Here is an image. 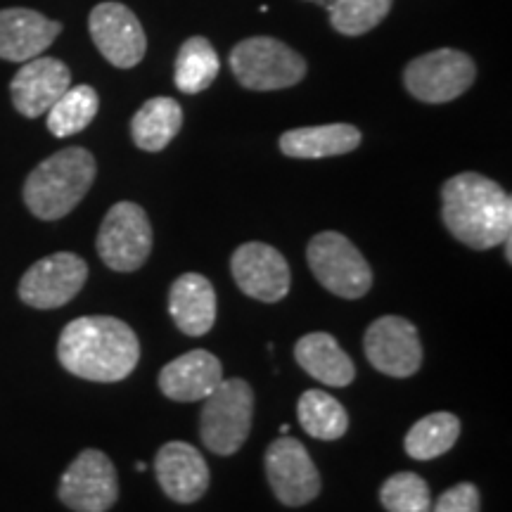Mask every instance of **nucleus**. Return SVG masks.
I'll list each match as a JSON object with an SVG mask.
<instances>
[{
    "mask_svg": "<svg viewBox=\"0 0 512 512\" xmlns=\"http://www.w3.org/2000/svg\"><path fill=\"white\" fill-rule=\"evenodd\" d=\"M266 477L275 498L290 508L311 503L320 494L318 467L302 441L287 434L266 448Z\"/></svg>",
    "mask_w": 512,
    "mask_h": 512,
    "instance_id": "9b49d317",
    "label": "nucleus"
},
{
    "mask_svg": "<svg viewBox=\"0 0 512 512\" xmlns=\"http://www.w3.org/2000/svg\"><path fill=\"white\" fill-rule=\"evenodd\" d=\"M98 166L88 150L67 147L31 171L24 183V204L41 221H57L88 195Z\"/></svg>",
    "mask_w": 512,
    "mask_h": 512,
    "instance_id": "7ed1b4c3",
    "label": "nucleus"
},
{
    "mask_svg": "<svg viewBox=\"0 0 512 512\" xmlns=\"http://www.w3.org/2000/svg\"><path fill=\"white\" fill-rule=\"evenodd\" d=\"M233 280L247 297L275 304L290 292V266L285 256L264 242H247L230 259Z\"/></svg>",
    "mask_w": 512,
    "mask_h": 512,
    "instance_id": "4468645a",
    "label": "nucleus"
},
{
    "mask_svg": "<svg viewBox=\"0 0 512 512\" xmlns=\"http://www.w3.org/2000/svg\"><path fill=\"white\" fill-rule=\"evenodd\" d=\"M183 110L174 98H152L131 119V136L140 150L162 152L178 136Z\"/></svg>",
    "mask_w": 512,
    "mask_h": 512,
    "instance_id": "4be33fe9",
    "label": "nucleus"
},
{
    "mask_svg": "<svg viewBox=\"0 0 512 512\" xmlns=\"http://www.w3.org/2000/svg\"><path fill=\"white\" fill-rule=\"evenodd\" d=\"M169 313L183 335H207L216 320L214 285L200 273L181 275L169 290Z\"/></svg>",
    "mask_w": 512,
    "mask_h": 512,
    "instance_id": "6ab92c4d",
    "label": "nucleus"
},
{
    "mask_svg": "<svg viewBox=\"0 0 512 512\" xmlns=\"http://www.w3.org/2000/svg\"><path fill=\"white\" fill-rule=\"evenodd\" d=\"M221 62L216 50L204 36H192L183 43L176 57V88L181 93L197 95L207 91L219 76Z\"/></svg>",
    "mask_w": 512,
    "mask_h": 512,
    "instance_id": "5701e85b",
    "label": "nucleus"
},
{
    "mask_svg": "<svg viewBox=\"0 0 512 512\" xmlns=\"http://www.w3.org/2000/svg\"><path fill=\"white\" fill-rule=\"evenodd\" d=\"M482 508V496L479 489L470 482H460L439 496L430 512H479Z\"/></svg>",
    "mask_w": 512,
    "mask_h": 512,
    "instance_id": "c85d7f7f",
    "label": "nucleus"
},
{
    "mask_svg": "<svg viewBox=\"0 0 512 512\" xmlns=\"http://www.w3.org/2000/svg\"><path fill=\"white\" fill-rule=\"evenodd\" d=\"M294 358L313 380L330 387H347L354 382L356 366L328 332H309L294 344Z\"/></svg>",
    "mask_w": 512,
    "mask_h": 512,
    "instance_id": "aec40b11",
    "label": "nucleus"
},
{
    "mask_svg": "<svg viewBox=\"0 0 512 512\" xmlns=\"http://www.w3.org/2000/svg\"><path fill=\"white\" fill-rule=\"evenodd\" d=\"M394 0H335L330 5V22L339 34L363 36L375 29L392 10Z\"/></svg>",
    "mask_w": 512,
    "mask_h": 512,
    "instance_id": "bb28decb",
    "label": "nucleus"
},
{
    "mask_svg": "<svg viewBox=\"0 0 512 512\" xmlns=\"http://www.w3.org/2000/svg\"><path fill=\"white\" fill-rule=\"evenodd\" d=\"M290 432V425H280V434H287Z\"/></svg>",
    "mask_w": 512,
    "mask_h": 512,
    "instance_id": "c756f323",
    "label": "nucleus"
},
{
    "mask_svg": "<svg viewBox=\"0 0 512 512\" xmlns=\"http://www.w3.org/2000/svg\"><path fill=\"white\" fill-rule=\"evenodd\" d=\"M155 472L164 494L176 503L188 505L200 501L209 489L207 460L185 441H169L159 448Z\"/></svg>",
    "mask_w": 512,
    "mask_h": 512,
    "instance_id": "dca6fc26",
    "label": "nucleus"
},
{
    "mask_svg": "<svg viewBox=\"0 0 512 512\" xmlns=\"http://www.w3.org/2000/svg\"><path fill=\"white\" fill-rule=\"evenodd\" d=\"M72 86V72L55 57H34L24 62L10 83L15 110L27 119L43 117Z\"/></svg>",
    "mask_w": 512,
    "mask_h": 512,
    "instance_id": "2eb2a0df",
    "label": "nucleus"
},
{
    "mask_svg": "<svg viewBox=\"0 0 512 512\" xmlns=\"http://www.w3.org/2000/svg\"><path fill=\"white\" fill-rule=\"evenodd\" d=\"M60 501L74 512H107L119 498L112 460L98 448L81 451L60 479Z\"/></svg>",
    "mask_w": 512,
    "mask_h": 512,
    "instance_id": "9d476101",
    "label": "nucleus"
},
{
    "mask_svg": "<svg viewBox=\"0 0 512 512\" xmlns=\"http://www.w3.org/2000/svg\"><path fill=\"white\" fill-rule=\"evenodd\" d=\"M100 110V98L91 86H69L67 93L55 102L48 114V131L55 138H69L91 126Z\"/></svg>",
    "mask_w": 512,
    "mask_h": 512,
    "instance_id": "a878e982",
    "label": "nucleus"
},
{
    "mask_svg": "<svg viewBox=\"0 0 512 512\" xmlns=\"http://www.w3.org/2000/svg\"><path fill=\"white\" fill-rule=\"evenodd\" d=\"M254 418V392L240 377L221 380L204 399L200 437L216 456H233L249 437Z\"/></svg>",
    "mask_w": 512,
    "mask_h": 512,
    "instance_id": "20e7f679",
    "label": "nucleus"
},
{
    "mask_svg": "<svg viewBox=\"0 0 512 512\" xmlns=\"http://www.w3.org/2000/svg\"><path fill=\"white\" fill-rule=\"evenodd\" d=\"M361 145V131L351 124L292 128L280 138V150L294 159H325L349 155Z\"/></svg>",
    "mask_w": 512,
    "mask_h": 512,
    "instance_id": "412c9836",
    "label": "nucleus"
},
{
    "mask_svg": "<svg viewBox=\"0 0 512 512\" xmlns=\"http://www.w3.org/2000/svg\"><path fill=\"white\" fill-rule=\"evenodd\" d=\"M380 501L387 512H430L432 494L425 479L415 472L392 475L380 489Z\"/></svg>",
    "mask_w": 512,
    "mask_h": 512,
    "instance_id": "cd10ccee",
    "label": "nucleus"
},
{
    "mask_svg": "<svg viewBox=\"0 0 512 512\" xmlns=\"http://www.w3.org/2000/svg\"><path fill=\"white\" fill-rule=\"evenodd\" d=\"M88 266L81 256L57 252L36 261L19 280V299L31 309H60L83 290Z\"/></svg>",
    "mask_w": 512,
    "mask_h": 512,
    "instance_id": "1a4fd4ad",
    "label": "nucleus"
},
{
    "mask_svg": "<svg viewBox=\"0 0 512 512\" xmlns=\"http://www.w3.org/2000/svg\"><path fill=\"white\" fill-rule=\"evenodd\" d=\"M221 380L223 366L219 358L204 349H195L166 363L159 373V389L166 399L192 403L207 399Z\"/></svg>",
    "mask_w": 512,
    "mask_h": 512,
    "instance_id": "a211bd4d",
    "label": "nucleus"
},
{
    "mask_svg": "<svg viewBox=\"0 0 512 512\" xmlns=\"http://www.w3.org/2000/svg\"><path fill=\"white\" fill-rule=\"evenodd\" d=\"M136 470L138 472H145V463H136Z\"/></svg>",
    "mask_w": 512,
    "mask_h": 512,
    "instance_id": "7c9ffc66",
    "label": "nucleus"
},
{
    "mask_svg": "<svg viewBox=\"0 0 512 512\" xmlns=\"http://www.w3.org/2000/svg\"><path fill=\"white\" fill-rule=\"evenodd\" d=\"M95 48L119 69H131L145 57L147 38L138 17L121 3H100L88 17Z\"/></svg>",
    "mask_w": 512,
    "mask_h": 512,
    "instance_id": "ddd939ff",
    "label": "nucleus"
},
{
    "mask_svg": "<svg viewBox=\"0 0 512 512\" xmlns=\"http://www.w3.org/2000/svg\"><path fill=\"white\" fill-rule=\"evenodd\" d=\"M230 69L249 91H283L306 76L304 57L271 36H254L238 43L230 53Z\"/></svg>",
    "mask_w": 512,
    "mask_h": 512,
    "instance_id": "39448f33",
    "label": "nucleus"
},
{
    "mask_svg": "<svg viewBox=\"0 0 512 512\" xmlns=\"http://www.w3.org/2000/svg\"><path fill=\"white\" fill-rule=\"evenodd\" d=\"M62 24L27 8L0 10V60L29 62L41 57L60 36Z\"/></svg>",
    "mask_w": 512,
    "mask_h": 512,
    "instance_id": "f3484780",
    "label": "nucleus"
},
{
    "mask_svg": "<svg viewBox=\"0 0 512 512\" xmlns=\"http://www.w3.org/2000/svg\"><path fill=\"white\" fill-rule=\"evenodd\" d=\"M62 368L88 382H121L140 361V342L124 320L83 316L62 330L57 342Z\"/></svg>",
    "mask_w": 512,
    "mask_h": 512,
    "instance_id": "f257e3e1",
    "label": "nucleus"
},
{
    "mask_svg": "<svg viewBox=\"0 0 512 512\" xmlns=\"http://www.w3.org/2000/svg\"><path fill=\"white\" fill-rule=\"evenodd\" d=\"M441 219L458 242L484 252L512 235V200L496 181L465 171L441 188Z\"/></svg>",
    "mask_w": 512,
    "mask_h": 512,
    "instance_id": "f03ea898",
    "label": "nucleus"
},
{
    "mask_svg": "<svg viewBox=\"0 0 512 512\" xmlns=\"http://www.w3.org/2000/svg\"><path fill=\"white\" fill-rule=\"evenodd\" d=\"M366 358L389 377H411L422 366V344L411 320L382 316L366 330Z\"/></svg>",
    "mask_w": 512,
    "mask_h": 512,
    "instance_id": "f8f14e48",
    "label": "nucleus"
},
{
    "mask_svg": "<svg viewBox=\"0 0 512 512\" xmlns=\"http://www.w3.org/2000/svg\"><path fill=\"white\" fill-rule=\"evenodd\" d=\"M460 420L453 413H432L422 418L406 434L403 448L413 460H434L456 446Z\"/></svg>",
    "mask_w": 512,
    "mask_h": 512,
    "instance_id": "393cba45",
    "label": "nucleus"
},
{
    "mask_svg": "<svg viewBox=\"0 0 512 512\" xmlns=\"http://www.w3.org/2000/svg\"><path fill=\"white\" fill-rule=\"evenodd\" d=\"M477 79V67L470 55L460 50L441 48L420 55L403 72V83L413 98L430 105L451 102L463 95Z\"/></svg>",
    "mask_w": 512,
    "mask_h": 512,
    "instance_id": "6e6552de",
    "label": "nucleus"
},
{
    "mask_svg": "<svg viewBox=\"0 0 512 512\" xmlns=\"http://www.w3.org/2000/svg\"><path fill=\"white\" fill-rule=\"evenodd\" d=\"M102 264L117 273H133L143 268L152 252V226L145 209L133 202H117L105 214L98 240Z\"/></svg>",
    "mask_w": 512,
    "mask_h": 512,
    "instance_id": "0eeeda50",
    "label": "nucleus"
},
{
    "mask_svg": "<svg viewBox=\"0 0 512 512\" xmlns=\"http://www.w3.org/2000/svg\"><path fill=\"white\" fill-rule=\"evenodd\" d=\"M313 275L325 290L342 299H361L373 287V271L366 256L349 238L335 230L318 233L306 249Z\"/></svg>",
    "mask_w": 512,
    "mask_h": 512,
    "instance_id": "423d86ee",
    "label": "nucleus"
},
{
    "mask_svg": "<svg viewBox=\"0 0 512 512\" xmlns=\"http://www.w3.org/2000/svg\"><path fill=\"white\" fill-rule=\"evenodd\" d=\"M299 425L313 439L335 441L349 430V415L335 396L323 389H309L302 394L297 406Z\"/></svg>",
    "mask_w": 512,
    "mask_h": 512,
    "instance_id": "b1692460",
    "label": "nucleus"
}]
</instances>
